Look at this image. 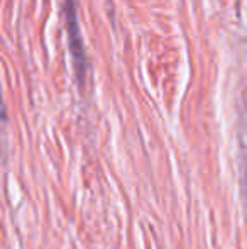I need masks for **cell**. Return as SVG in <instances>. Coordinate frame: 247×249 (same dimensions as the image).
I'll return each instance as SVG.
<instances>
[{
	"mask_svg": "<svg viewBox=\"0 0 247 249\" xmlns=\"http://www.w3.org/2000/svg\"><path fill=\"white\" fill-rule=\"evenodd\" d=\"M65 19H66V34H68V48H69V53H71L76 78H78L80 83H85L88 65H86L85 46H83L82 31H80L78 5H76V0H65Z\"/></svg>",
	"mask_w": 247,
	"mask_h": 249,
	"instance_id": "obj_1",
	"label": "cell"
},
{
	"mask_svg": "<svg viewBox=\"0 0 247 249\" xmlns=\"http://www.w3.org/2000/svg\"><path fill=\"white\" fill-rule=\"evenodd\" d=\"M7 117V110H5V104H3V97H2V85H0V121H5Z\"/></svg>",
	"mask_w": 247,
	"mask_h": 249,
	"instance_id": "obj_3",
	"label": "cell"
},
{
	"mask_svg": "<svg viewBox=\"0 0 247 249\" xmlns=\"http://www.w3.org/2000/svg\"><path fill=\"white\" fill-rule=\"evenodd\" d=\"M241 192H242V202L247 210V164L242 168V178H241Z\"/></svg>",
	"mask_w": 247,
	"mask_h": 249,
	"instance_id": "obj_2",
	"label": "cell"
}]
</instances>
